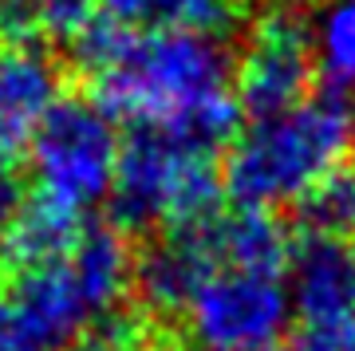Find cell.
<instances>
[{
    "label": "cell",
    "instance_id": "1",
    "mask_svg": "<svg viewBox=\"0 0 355 351\" xmlns=\"http://www.w3.org/2000/svg\"><path fill=\"white\" fill-rule=\"evenodd\" d=\"M91 99L135 130H170L225 142L237 126L233 60L202 32H130L95 12L76 40Z\"/></svg>",
    "mask_w": 355,
    "mask_h": 351
},
{
    "label": "cell",
    "instance_id": "2",
    "mask_svg": "<svg viewBox=\"0 0 355 351\" xmlns=\"http://www.w3.org/2000/svg\"><path fill=\"white\" fill-rule=\"evenodd\" d=\"M355 146V107L343 95H308L288 111L253 119L229 142L221 186L241 209H280L343 170Z\"/></svg>",
    "mask_w": 355,
    "mask_h": 351
},
{
    "label": "cell",
    "instance_id": "3",
    "mask_svg": "<svg viewBox=\"0 0 355 351\" xmlns=\"http://www.w3.org/2000/svg\"><path fill=\"white\" fill-rule=\"evenodd\" d=\"M135 273L139 261L123 229L83 225L71 249L55 261L20 268L4 304H12L40 336L67 351L83 332L119 316L135 289Z\"/></svg>",
    "mask_w": 355,
    "mask_h": 351
},
{
    "label": "cell",
    "instance_id": "4",
    "mask_svg": "<svg viewBox=\"0 0 355 351\" xmlns=\"http://www.w3.org/2000/svg\"><path fill=\"white\" fill-rule=\"evenodd\" d=\"M221 166L209 142L170 130H130L114 170V217L123 225L182 229L217 214Z\"/></svg>",
    "mask_w": 355,
    "mask_h": 351
},
{
    "label": "cell",
    "instance_id": "5",
    "mask_svg": "<svg viewBox=\"0 0 355 351\" xmlns=\"http://www.w3.org/2000/svg\"><path fill=\"white\" fill-rule=\"evenodd\" d=\"M119 151L114 119L99 103L60 95L28 146L32 194L71 217H87V209L111 198Z\"/></svg>",
    "mask_w": 355,
    "mask_h": 351
},
{
    "label": "cell",
    "instance_id": "6",
    "mask_svg": "<svg viewBox=\"0 0 355 351\" xmlns=\"http://www.w3.org/2000/svg\"><path fill=\"white\" fill-rule=\"evenodd\" d=\"M193 343L202 351H261L272 348L292 320L284 273L217 268L182 308Z\"/></svg>",
    "mask_w": 355,
    "mask_h": 351
},
{
    "label": "cell",
    "instance_id": "7",
    "mask_svg": "<svg viewBox=\"0 0 355 351\" xmlns=\"http://www.w3.org/2000/svg\"><path fill=\"white\" fill-rule=\"evenodd\" d=\"M316 76L304 16L272 8L249 32L241 60L233 63L237 107L253 119H268L308 99V83Z\"/></svg>",
    "mask_w": 355,
    "mask_h": 351
},
{
    "label": "cell",
    "instance_id": "8",
    "mask_svg": "<svg viewBox=\"0 0 355 351\" xmlns=\"http://www.w3.org/2000/svg\"><path fill=\"white\" fill-rule=\"evenodd\" d=\"M284 280L296 327L355 324V241L308 233L292 245Z\"/></svg>",
    "mask_w": 355,
    "mask_h": 351
},
{
    "label": "cell",
    "instance_id": "9",
    "mask_svg": "<svg viewBox=\"0 0 355 351\" xmlns=\"http://www.w3.org/2000/svg\"><path fill=\"white\" fill-rule=\"evenodd\" d=\"M217 268H225V261H221V241H217V214H209L193 225L170 229L139 261L135 284L154 312L182 316L190 296Z\"/></svg>",
    "mask_w": 355,
    "mask_h": 351
},
{
    "label": "cell",
    "instance_id": "10",
    "mask_svg": "<svg viewBox=\"0 0 355 351\" xmlns=\"http://www.w3.org/2000/svg\"><path fill=\"white\" fill-rule=\"evenodd\" d=\"M60 99L55 67L28 40L0 44V178L28 154L44 114Z\"/></svg>",
    "mask_w": 355,
    "mask_h": 351
},
{
    "label": "cell",
    "instance_id": "11",
    "mask_svg": "<svg viewBox=\"0 0 355 351\" xmlns=\"http://www.w3.org/2000/svg\"><path fill=\"white\" fill-rule=\"evenodd\" d=\"M241 0H95L103 20L130 32H202L217 36L233 24Z\"/></svg>",
    "mask_w": 355,
    "mask_h": 351
},
{
    "label": "cell",
    "instance_id": "12",
    "mask_svg": "<svg viewBox=\"0 0 355 351\" xmlns=\"http://www.w3.org/2000/svg\"><path fill=\"white\" fill-rule=\"evenodd\" d=\"M304 24L316 76L331 95H355V0H316Z\"/></svg>",
    "mask_w": 355,
    "mask_h": 351
},
{
    "label": "cell",
    "instance_id": "13",
    "mask_svg": "<svg viewBox=\"0 0 355 351\" xmlns=\"http://www.w3.org/2000/svg\"><path fill=\"white\" fill-rule=\"evenodd\" d=\"M91 20H95V0H4L0 4V24L16 40H24L32 28L60 40H76Z\"/></svg>",
    "mask_w": 355,
    "mask_h": 351
},
{
    "label": "cell",
    "instance_id": "14",
    "mask_svg": "<svg viewBox=\"0 0 355 351\" xmlns=\"http://www.w3.org/2000/svg\"><path fill=\"white\" fill-rule=\"evenodd\" d=\"M308 233L316 237H340L355 241V170H336L328 182H320L304 201H300Z\"/></svg>",
    "mask_w": 355,
    "mask_h": 351
},
{
    "label": "cell",
    "instance_id": "15",
    "mask_svg": "<svg viewBox=\"0 0 355 351\" xmlns=\"http://www.w3.org/2000/svg\"><path fill=\"white\" fill-rule=\"evenodd\" d=\"M67 351H150V339H146V332H142L139 324L114 316V320H107V324L83 332Z\"/></svg>",
    "mask_w": 355,
    "mask_h": 351
},
{
    "label": "cell",
    "instance_id": "16",
    "mask_svg": "<svg viewBox=\"0 0 355 351\" xmlns=\"http://www.w3.org/2000/svg\"><path fill=\"white\" fill-rule=\"evenodd\" d=\"M0 351H60L0 296Z\"/></svg>",
    "mask_w": 355,
    "mask_h": 351
},
{
    "label": "cell",
    "instance_id": "17",
    "mask_svg": "<svg viewBox=\"0 0 355 351\" xmlns=\"http://www.w3.org/2000/svg\"><path fill=\"white\" fill-rule=\"evenodd\" d=\"M261 351H296V348H280V343H272V348H261Z\"/></svg>",
    "mask_w": 355,
    "mask_h": 351
},
{
    "label": "cell",
    "instance_id": "18",
    "mask_svg": "<svg viewBox=\"0 0 355 351\" xmlns=\"http://www.w3.org/2000/svg\"><path fill=\"white\" fill-rule=\"evenodd\" d=\"M0 4H4V0H0Z\"/></svg>",
    "mask_w": 355,
    "mask_h": 351
}]
</instances>
